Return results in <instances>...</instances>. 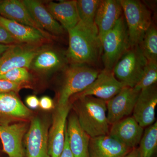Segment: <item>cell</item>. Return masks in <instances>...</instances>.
Here are the masks:
<instances>
[{
  "mask_svg": "<svg viewBox=\"0 0 157 157\" xmlns=\"http://www.w3.org/2000/svg\"><path fill=\"white\" fill-rule=\"evenodd\" d=\"M67 31L69 47L66 53L69 63L89 66L96 63L102 53L98 29L89 27L79 21Z\"/></svg>",
  "mask_w": 157,
  "mask_h": 157,
  "instance_id": "obj_1",
  "label": "cell"
},
{
  "mask_svg": "<svg viewBox=\"0 0 157 157\" xmlns=\"http://www.w3.org/2000/svg\"><path fill=\"white\" fill-rule=\"evenodd\" d=\"M77 116L81 128L90 138L109 134L107 101L87 96L76 99Z\"/></svg>",
  "mask_w": 157,
  "mask_h": 157,
  "instance_id": "obj_2",
  "label": "cell"
},
{
  "mask_svg": "<svg viewBox=\"0 0 157 157\" xmlns=\"http://www.w3.org/2000/svg\"><path fill=\"white\" fill-rule=\"evenodd\" d=\"M58 98V106L70 103L73 96L83 91L96 79L100 70L83 64H69L63 69Z\"/></svg>",
  "mask_w": 157,
  "mask_h": 157,
  "instance_id": "obj_3",
  "label": "cell"
},
{
  "mask_svg": "<svg viewBox=\"0 0 157 157\" xmlns=\"http://www.w3.org/2000/svg\"><path fill=\"white\" fill-rule=\"evenodd\" d=\"M104 69L112 71L119 60L131 48L128 29L123 15L101 40Z\"/></svg>",
  "mask_w": 157,
  "mask_h": 157,
  "instance_id": "obj_4",
  "label": "cell"
},
{
  "mask_svg": "<svg viewBox=\"0 0 157 157\" xmlns=\"http://www.w3.org/2000/svg\"><path fill=\"white\" fill-rule=\"evenodd\" d=\"M131 47L139 45L152 23L151 13L138 0H120Z\"/></svg>",
  "mask_w": 157,
  "mask_h": 157,
  "instance_id": "obj_5",
  "label": "cell"
},
{
  "mask_svg": "<svg viewBox=\"0 0 157 157\" xmlns=\"http://www.w3.org/2000/svg\"><path fill=\"white\" fill-rule=\"evenodd\" d=\"M147 63L138 45L131 47L119 60L112 71L118 80L134 88L139 81Z\"/></svg>",
  "mask_w": 157,
  "mask_h": 157,
  "instance_id": "obj_6",
  "label": "cell"
},
{
  "mask_svg": "<svg viewBox=\"0 0 157 157\" xmlns=\"http://www.w3.org/2000/svg\"><path fill=\"white\" fill-rule=\"evenodd\" d=\"M47 44L12 45L0 56V76L14 68L29 69L34 57Z\"/></svg>",
  "mask_w": 157,
  "mask_h": 157,
  "instance_id": "obj_7",
  "label": "cell"
},
{
  "mask_svg": "<svg viewBox=\"0 0 157 157\" xmlns=\"http://www.w3.org/2000/svg\"><path fill=\"white\" fill-rule=\"evenodd\" d=\"M125 86L117 79L112 71L104 69L86 89L73 97L77 99L90 96L107 101L116 95Z\"/></svg>",
  "mask_w": 157,
  "mask_h": 157,
  "instance_id": "obj_8",
  "label": "cell"
},
{
  "mask_svg": "<svg viewBox=\"0 0 157 157\" xmlns=\"http://www.w3.org/2000/svg\"><path fill=\"white\" fill-rule=\"evenodd\" d=\"M66 52L45 45L34 57L29 70L39 74L63 70L69 64Z\"/></svg>",
  "mask_w": 157,
  "mask_h": 157,
  "instance_id": "obj_9",
  "label": "cell"
},
{
  "mask_svg": "<svg viewBox=\"0 0 157 157\" xmlns=\"http://www.w3.org/2000/svg\"><path fill=\"white\" fill-rule=\"evenodd\" d=\"M140 91L129 86H124L112 99L107 101V118L112 125L133 113Z\"/></svg>",
  "mask_w": 157,
  "mask_h": 157,
  "instance_id": "obj_10",
  "label": "cell"
},
{
  "mask_svg": "<svg viewBox=\"0 0 157 157\" xmlns=\"http://www.w3.org/2000/svg\"><path fill=\"white\" fill-rule=\"evenodd\" d=\"M25 138L27 157H50L48 127L43 121L39 118L33 119Z\"/></svg>",
  "mask_w": 157,
  "mask_h": 157,
  "instance_id": "obj_11",
  "label": "cell"
},
{
  "mask_svg": "<svg viewBox=\"0 0 157 157\" xmlns=\"http://www.w3.org/2000/svg\"><path fill=\"white\" fill-rule=\"evenodd\" d=\"M157 104L156 85L140 91L133 110V117L143 128L155 122Z\"/></svg>",
  "mask_w": 157,
  "mask_h": 157,
  "instance_id": "obj_12",
  "label": "cell"
},
{
  "mask_svg": "<svg viewBox=\"0 0 157 157\" xmlns=\"http://www.w3.org/2000/svg\"><path fill=\"white\" fill-rule=\"evenodd\" d=\"M71 108L70 102L64 106H57L53 118L48 139V153L51 157H60L65 140L66 122Z\"/></svg>",
  "mask_w": 157,
  "mask_h": 157,
  "instance_id": "obj_13",
  "label": "cell"
},
{
  "mask_svg": "<svg viewBox=\"0 0 157 157\" xmlns=\"http://www.w3.org/2000/svg\"><path fill=\"white\" fill-rule=\"evenodd\" d=\"M0 16L36 29L51 40H53L55 38L44 30L35 21L22 1H0Z\"/></svg>",
  "mask_w": 157,
  "mask_h": 157,
  "instance_id": "obj_14",
  "label": "cell"
},
{
  "mask_svg": "<svg viewBox=\"0 0 157 157\" xmlns=\"http://www.w3.org/2000/svg\"><path fill=\"white\" fill-rule=\"evenodd\" d=\"M122 15L120 0H101L94 20L101 42Z\"/></svg>",
  "mask_w": 157,
  "mask_h": 157,
  "instance_id": "obj_15",
  "label": "cell"
},
{
  "mask_svg": "<svg viewBox=\"0 0 157 157\" xmlns=\"http://www.w3.org/2000/svg\"><path fill=\"white\" fill-rule=\"evenodd\" d=\"M31 115L29 109L15 93L0 94V126L26 119Z\"/></svg>",
  "mask_w": 157,
  "mask_h": 157,
  "instance_id": "obj_16",
  "label": "cell"
},
{
  "mask_svg": "<svg viewBox=\"0 0 157 157\" xmlns=\"http://www.w3.org/2000/svg\"><path fill=\"white\" fill-rule=\"evenodd\" d=\"M111 125L108 135L129 148H135L140 143L144 129L133 117L124 118Z\"/></svg>",
  "mask_w": 157,
  "mask_h": 157,
  "instance_id": "obj_17",
  "label": "cell"
},
{
  "mask_svg": "<svg viewBox=\"0 0 157 157\" xmlns=\"http://www.w3.org/2000/svg\"><path fill=\"white\" fill-rule=\"evenodd\" d=\"M132 149L109 135L90 138L89 157H122Z\"/></svg>",
  "mask_w": 157,
  "mask_h": 157,
  "instance_id": "obj_18",
  "label": "cell"
},
{
  "mask_svg": "<svg viewBox=\"0 0 157 157\" xmlns=\"http://www.w3.org/2000/svg\"><path fill=\"white\" fill-rule=\"evenodd\" d=\"M27 130L25 123L0 126V138L3 150L9 157H23L22 140Z\"/></svg>",
  "mask_w": 157,
  "mask_h": 157,
  "instance_id": "obj_19",
  "label": "cell"
},
{
  "mask_svg": "<svg viewBox=\"0 0 157 157\" xmlns=\"http://www.w3.org/2000/svg\"><path fill=\"white\" fill-rule=\"evenodd\" d=\"M0 25L20 43L42 45L48 44L52 41L36 29L1 16Z\"/></svg>",
  "mask_w": 157,
  "mask_h": 157,
  "instance_id": "obj_20",
  "label": "cell"
},
{
  "mask_svg": "<svg viewBox=\"0 0 157 157\" xmlns=\"http://www.w3.org/2000/svg\"><path fill=\"white\" fill-rule=\"evenodd\" d=\"M23 2L32 16L39 25L55 38L64 34L65 29L62 26L40 1L23 0Z\"/></svg>",
  "mask_w": 157,
  "mask_h": 157,
  "instance_id": "obj_21",
  "label": "cell"
},
{
  "mask_svg": "<svg viewBox=\"0 0 157 157\" xmlns=\"http://www.w3.org/2000/svg\"><path fill=\"white\" fill-rule=\"evenodd\" d=\"M44 5L65 30L73 28L80 21L76 0L60 1L59 2H48Z\"/></svg>",
  "mask_w": 157,
  "mask_h": 157,
  "instance_id": "obj_22",
  "label": "cell"
},
{
  "mask_svg": "<svg viewBox=\"0 0 157 157\" xmlns=\"http://www.w3.org/2000/svg\"><path fill=\"white\" fill-rule=\"evenodd\" d=\"M66 131L73 157H89V144L90 137L81 128L76 115L69 117Z\"/></svg>",
  "mask_w": 157,
  "mask_h": 157,
  "instance_id": "obj_23",
  "label": "cell"
},
{
  "mask_svg": "<svg viewBox=\"0 0 157 157\" xmlns=\"http://www.w3.org/2000/svg\"><path fill=\"white\" fill-rule=\"evenodd\" d=\"M138 45L147 61H157V30L154 24L150 26Z\"/></svg>",
  "mask_w": 157,
  "mask_h": 157,
  "instance_id": "obj_24",
  "label": "cell"
},
{
  "mask_svg": "<svg viewBox=\"0 0 157 157\" xmlns=\"http://www.w3.org/2000/svg\"><path fill=\"white\" fill-rule=\"evenodd\" d=\"M139 144L140 157L153 156L157 147V121L146 128Z\"/></svg>",
  "mask_w": 157,
  "mask_h": 157,
  "instance_id": "obj_25",
  "label": "cell"
},
{
  "mask_svg": "<svg viewBox=\"0 0 157 157\" xmlns=\"http://www.w3.org/2000/svg\"><path fill=\"white\" fill-rule=\"evenodd\" d=\"M101 0H77L76 6L80 21L93 29H97L94 20Z\"/></svg>",
  "mask_w": 157,
  "mask_h": 157,
  "instance_id": "obj_26",
  "label": "cell"
},
{
  "mask_svg": "<svg viewBox=\"0 0 157 157\" xmlns=\"http://www.w3.org/2000/svg\"><path fill=\"white\" fill-rule=\"evenodd\" d=\"M157 81V61H147L139 81L134 87L137 90H141L156 84Z\"/></svg>",
  "mask_w": 157,
  "mask_h": 157,
  "instance_id": "obj_27",
  "label": "cell"
},
{
  "mask_svg": "<svg viewBox=\"0 0 157 157\" xmlns=\"http://www.w3.org/2000/svg\"><path fill=\"white\" fill-rule=\"evenodd\" d=\"M31 78L29 69L26 68H14L0 76V79L25 84L31 80Z\"/></svg>",
  "mask_w": 157,
  "mask_h": 157,
  "instance_id": "obj_28",
  "label": "cell"
},
{
  "mask_svg": "<svg viewBox=\"0 0 157 157\" xmlns=\"http://www.w3.org/2000/svg\"><path fill=\"white\" fill-rule=\"evenodd\" d=\"M27 86L25 84L16 83L5 79H0V94L11 93L16 94L21 89L26 87Z\"/></svg>",
  "mask_w": 157,
  "mask_h": 157,
  "instance_id": "obj_29",
  "label": "cell"
},
{
  "mask_svg": "<svg viewBox=\"0 0 157 157\" xmlns=\"http://www.w3.org/2000/svg\"><path fill=\"white\" fill-rule=\"evenodd\" d=\"M0 44L14 45L22 43L17 41L4 27L0 25Z\"/></svg>",
  "mask_w": 157,
  "mask_h": 157,
  "instance_id": "obj_30",
  "label": "cell"
},
{
  "mask_svg": "<svg viewBox=\"0 0 157 157\" xmlns=\"http://www.w3.org/2000/svg\"><path fill=\"white\" fill-rule=\"evenodd\" d=\"M39 107L44 110H49L53 107V102L49 97H42L39 100Z\"/></svg>",
  "mask_w": 157,
  "mask_h": 157,
  "instance_id": "obj_31",
  "label": "cell"
},
{
  "mask_svg": "<svg viewBox=\"0 0 157 157\" xmlns=\"http://www.w3.org/2000/svg\"><path fill=\"white\" fill-rule=\"evenodd\" d=\"M25 102L27 106L32 109H36L39 106V100L36 96H29L26 98Z\"/></svg>",
  "mask_w": 157,
  "mask_h": 157,
  "instance_id": "obj_32",
  "label": "cell"
},
{
  "mask_svg": "<svg viewBox=\"0 0 157 157\" xmlns=\"http://www.w3.org/2000/svg\"><path fill=\"white\" fill-rule=\"evenodd\" d=\"M60 157H73V154L70 150L68 141L67 134L66 130L64 146Z\"/></svg>",
  "mask_w": 157,
  "mask_h": 157,
  "instance_id": "obj_33",
  "label": "cell"
},
{
  "mask_svg": "<svg viewBox=\"0 0 157 157\" xmlns=\"http://www.w3.org/2000/svg\"><path fill=\"white\" fill-rule=\"evenodd\" d=\"M122 157H140V155L138 148L135 147Z\"/></svg>",
  "mask_w": 157,
  "mask_h": 157,
  "instance_id": "obj_34",
  "label": "cell"
},
{
  "mask_svg": "<svg viewBox=\"0 0 157 157\" xmlns=\"http://www.w3.org/2000/svg\"><path fill=\"white\" fill-rule=\"evenodd\" d=\"M12 45H4L0 44V56L2 55L6 51L9 49Z\"/></svg>",
  "mask_w": 157,
  "mask_h": 157,
  "instance_id": "obj_35",
  "label": "cell"
}]
</instances>
